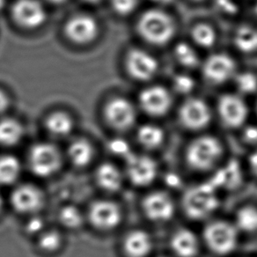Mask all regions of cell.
Instances as JSON below:
<instances>
[{"instance_id":"obj_16","label":"cell","mask_w":257,"mask_h":257,"mask_svg":"<svg viewBox=\"0 0 257 257\" xmlns=\"http://www.w3.org/2000/svg\"><path fill=\"white\" fill-rule=\"evenodd\" d=\"M219 114L225 124L238 127L246 120L247 108L239 97L227 94L222 97L218 104Z\"/></svg>"},{"instance_id":"obj_42","label":"cell","mask_w":257,"mask_h":257,"mask_svg":"<svg viewBox=\"0 0 257 257\" xmlns=\"http://www.w3.org/2000/svg\"><path fill=\"white\" fill-rule=\"evenodd\" d=\"M84 1H86V2L90 3V4H95V3H98V2H100L101 0H84Z\"/></svg>"},{"instance_id":"obj_33","label":"cell","mask_w":257,"mask_h":257,"mask_svg":"<svg viewBox=\"0 0 257 257\" xmlns=\"http://www.w3.org/2000/svg\"><path fill=\"white\" fill-rule=\"evenodd\" d=\"M107 147L111 154H114L119 157L127 159L132 154L128 144L121 139H114L111 140Z\"/></svg>"},{"instance_id":"obj_17","label":"cell","mask_w":257,"mask_h":257,"mask_svg":"<svg viewBox=\"0 0 257 257\" xmlns=\"http://www.w3.org/2000/svg\"><path fill=\"white\" fill-rule=\"evenodd\" d=\"M144 210L154 221H166L172 218L175 207L171 198L165 193H153L144 201Z\"/></svg>"},{"instance_id":"obj_38","label":"cell","mask_w":257,"mask_h":257,"mask_svg":"<svg viewBox=\"0 0 257 257\" xmlns=\"http://www.w3.org/2000/svg\"><path fill=\"white\" fill-rule=\"evenodd\" d=\"M245 139L246 141H248L250 143H257V128L253 126H250L248 128H246L245 131Z\"/></svg>"},{"instance_id":"obj_13","label":"cell","mask_w":257,"mask_h":257,"mask_svg":"<svg viewBox=\"0 0 257 257\" xmlns=\"http://www.w3.org/2000/svg\"><path fill=\"white\" fill-rule=\"evenodd\" d=\"M235 63L225 54H215L204 65V76L210 82L220 84L231 79L235 73Z\"/></svg>"},{"instance_id":"obj_23","label":"cell","mask_w":257,"mask_h":257,"mask_svg":"<svg viewBox=\"0 0 257 257\" xmlns=\"http://www.w3.org/2000/svg\"><path fill=\"white\" fill-rule=\"evenodd\" d=\"M24 130L22 125L11 118L0 121V146L5 147H15L22 140Z\"/></svg>"},{"instance_id":"obj_30","label":"cell","mask_w":257,"mask_h":257,"mask_svg":"<svg viewBox=\"0 0 257 257\" xmlns=\"http://www.w3.org/2000/svg\"><path fill=\"white\" fill-rule=\"evenodd\" d=\"M193 39L201 47L210 48L216 42V34L210 26L197 25L192 31Z\"/></svg>"},{"instance_id":"obj_39","label":"cell","mask_w":257,"mask_h":257,"mask_svg":"<svg viewBox=\"0 0 257 257\" xmlns=\"http://www.w3.org/2000/svg\"><path fill=\"white\" fill-rule=\"evenodd\" d=\"M9 103H10V100L8 94L2 90H0V114L4 113L5 111L8 109Z\"/></svg>"},{"instance_id":"obj_43","label":"cell","mask_w":257,"mask_h":257,"mask_svg":"<svg viewBox=\"0 0 257 257\" xmlns=\"http://www.w3.org/2000/svg\"><path fill=\"white\" fill-rule=\"evenodd\" d=\"M48 1H50V2L53 3V4H59V3L64 2V0H48Z\"/></svg>"},{"instance_id":"obj_18","label":"cell","mask_w":257,"mask_h":257,"mask_svg":"<svg viewBox=\"0 0 257 257\" xmlns=\"http://www.w3.org/2000/svg\"><path fill=\"white\" fill-rule=\"evenodd\" d=\"M95 180L100 189L108 192L117 191L122 182L121 172L111 163H103L98 167L95 172Z\"/></svg>"},{"instance_id":"obj_32","label":"cell","mask_w":257,"mask_h":257,"mask_svg":"<svg viewBox=\"0 0 257 257\" xmlns=\"http://www.w3.org/2000/svg\"><path fill=\"white\" fill-rule=\"evenodd\" d=\"M236 86L241 93H254L257 90L256 76L251 72H242L236 78Z\"/></svg>"},{"instance_id":"obj_44","label":"cell","mask_w":257,"mask_h":257,"mask_svg":"<svg viewBox=\"0 0 257 257\" xmlns=\"http://www.w3.org/2000/svg\"><path fill=\"white\" fill-rule=\"evenodd\" d=\"M5 3H6V0H0V11L4 8Z\"/></svg>"},{"instance_id":"obj_5","label":"cell","mask_w":257,"mask_h":257,"mask_svg":"<svg viewBox=\"0 0 257 257\" xmlns=\"http://www.w3.org/2000/svg\"><path fill=\"white\" fill-rule=\"evenodd\" d=\"M12 17L23 29H36L43 25L47 15L38 0H16L12 8Z\"/></svg>"},{"instance_id":"obj_4","label":"cell","mask_w":257,"mask_h":257,"mask_svg":"<svg viewBox=\"0 0 257 257\" xmlns=\"http://www.w3.org/2000/svg\"><path fill=\"white\" fill-rule=\"evenodd\" d=\"M221 154L222 147L218 140L211 137H202L190 145L187 159L191 167L204 170L212 167Z\"/></svg>"},{"instance_id":"obj_15","label":"cell","mask_w":257,"mask_h":257,"mask_svg":"<svg viewBox=\"0 0 257 257\" xmlns=\"http://www.w3.org/2000/svg\"><path fill=\"white\" fill-rule=\"evenodd\" d=\"M180 116L187 128L197 130L208 124L211 119V112L203 100L190 99L182 105Z\"/></svg>"},{"instance_id":"obj_11","label":"cell","mask_w":257,"mask_h":257,"mask_svg":"<svg viewBox=\"0 0 257 257\" xmlns=\"http://www.w3.org/2000/svg\"><path fill=\"white\" fill-rule=\"evenodd\" d=\"M126 68L134 79L147 80L157 72L158 62L147 51L133 50L126 57Z\"/></svg>"},{"instance_id":"obj_28","label":"cell","mask_w":257,"mask_h":257,"mask_svg":"<svg viewBox=\"0 0 257 257\" xmlns=\"http://www.w3.org/2000/svg\"><path fill=\"white\" fill-rule=\"evenodd\" d=\"M237 225L244 231L252 232L257 230V209L254 207H244L239 210L237 218Z\"/></svg>"},{"instance_id":"obj_36","label":"cell","mask_w":257,"mask_h":257,"mask_svg":"<svg viewBox=\"0 0 257 257\" xmlns=\"http://www.w3.org/2000/svg\"><path fill=\"white\" fill-rule=\"evenodd\" d=\"M214 4L218 11L225 15H235L239 11L238 5L234 0H215Z\"/></svg>"},{"instance_id":"obj_34","label":"cell","mask_w":257,"mask_h":257,"mask_svg":"<svg viewBox=\"0 0 257 257\" xmlns=\"http://www.w3.org/2000/svg\"><path fill=\"white\" fill-rule=\"evenodd\" d=\"M138 0H112V8L120 15L132 14L137 8Z\"/></svg>"},{"instance_id":"obj_35","label":"cell","mask_w":257,"mask_h":257,"mask_svg":"<svg viewBox=\"0 0 257 257\" xmlns=\"http://www.w3.org/2000/svg\"><path fill=\"white\" fill-rule=\"evenodd\" d=\"M174 86L178 93H190L195 86V81L189 76L180 74L174 79Z\"/></svg>"},{"instance_id":"obj_25","label":"cell","mask_w":257,"mask_h":257,"mask_svg":"<svg viewBox=\"0 0 257 257\" xmlns=\"http://www.w3.org/2000/svg\"><path fill=\"white\" fill-rule=\"evenodd\" d=\"M235 45L244 53H251L257 50V29L250 26H243L236 32Z\"/></svg>"},{"instance_id":"obj_14","label":"cell","mask_w":257,"mask_h":257,"mask_svg":"<svg viewBox=\"0 0 257 257\" xmlns=\"http://www.w3.org/2000/svg\"><path fill=\"white\" fill-rule=\"evenodd\" d=\"M144 110L152 115H162L171 106L172 99L167 90L161 86H151L144 90L140 97Z\"/></svg>"},{"instance_id":"obj_6","label":"cell","mask_w":257,"mask_h":257,"mask_svg":"<svg viewBox=\"0 0 257 257\" xmlns=\"http://www.w3.org/2000/svg\"><path fill=\"white\" fill-rule=\"evenodd\" d=\"M208 246L218 253L231 252L237 243V232L232 225L225 222L211 223L204 231Z\"/></svg>"},{"instance_id":"obj_7","label":"cell","mask_w":257,"mask_h":257,"mask_svg":"<svg viewBox=\"0 0 257 257\" xmlns=\"http://www.w3.org/2000/svg\"><path fill=\"white\" fill-rule=\"evenodd\" d=\"M104 116L111 127L118 131H126L134 124L136 110L126 99L114 98L106 104Z\"/></svg>"},{"instance_id":"obj_31","label":"cell","mask_w":257,"mask_h":257,"mask_svg":"<svg viewBox=\"0 0 257 257\" xmlns=\"http://www.w3.org/2000/svg\"><path fill=\"white\" fill-rule=\"evenodd\" d=\"M62 245V236L57 231H48L41 234L39 246L45 252L57 251Z\"/></svg>"},{"instance_id":"obj_26","label":"cell","mask_w":257,"mask_h":257,"mask_svg":"<svg viewBox=\"0 0 257 257\" xmlns=\"http://www.w3.org/2000/svg\"><path fill=\"white\" fill-rule=\"evenodd\" d=\"M140 143L147 148H155L161 145L164 135L161 128L154 125H145L138 133Z\"/></svg>"},{"instance_id":"obj_20","label":"cell","mask_w":257,"mask_h":257,"mask_svg":"<svg viewBox=\"0 0 257 257\" xmlns=\"http://www.w3.org/2000/svg\"><path fill=\"white\" fill-rule=\"evenodd\" d=\"M45 126L51 135L57 138H64L72 133L74 121L70 114L57 111L47 117Z\"/></svg>"},{"instance_id":"obj_46","label":"cell","mask_w":257,"mask_h":257,"mask_svg":"<svg viewBox=\"0 0 257 257\" xmlns=\"http://www.w3.org/2000/svg\"><path fill=\"white\" fill-rule=\"evenodd\" d=\"M255 14H256V16H257V5H256V8H255Z\"/></svg>"},{"instance_id":"obj_47","label":"cell","mask_w":257,"mask_h":257,"mask_svg":"<svg viewBox=\"0 0 257 257\" xmlns=\"http://www.w3.org/2000/svg\"><path fill=\"white\" fill-rule=\"evenodd\" d=\"M197 1H201V0H197Z\"/></svg>"},{"instance_id":"obj_24","label":"cell","mask_w":257,"mask_h":257,"mask_svg":"<svg viewBox=\"0 0 257 257\" xmlns=\"http://www.w3.org/2000/svg\"><path fill=\"white\" fill-rule=\"evenodd\" d=\"M22 166L17 158L13 155L0 156V186L14 184L20 177Z\"/></svg>"},{"instance_id":"obj_27","label":"cell","mask_w":257,"mask_h":257,"mask_svg":"<svg viewBox=\"0 0 257 257\" xmlns=\"http://www.w3.org/2000/svg\"><path fill=\"white\" fill-rule=\"evenodd\" d=\"M58 218L61 224L69 229L79 228L83 224L81 211L73 205H66L62 208Z\"/></svg>"},{"instance_id":"obj_41","label":"cell","mask_w":257,"mask_h":257,"mask_svg":"<svg viewBox=\"0 0 257 257\" xmlns=\"http://www.w3.org/2000/svg\"><path fill=\"white\" fill-rule=\"evenodd\" d=\"M153 1L159 3V4L166 5L169 4L173 0H153Z\"/></svg>"},{"instance_id":"obj_1","label":"cell","mask_w":257,"mask_h":257,"mask_svg":"<svg viewBox=\"0 0 257 257\" xmlns=\"http://www.w3.org/2000/svg\"><path fill=\"white\" fill-rule=\"evenodd\" d=\"M138 29L140 36L147 42L162 45L172 39L175 34V24L163 12L151 10L141 16Z\"/></svg>"},{"instance_id":"obj_3","label":"cell","mask_w":257,"mask_h":257,"mask_svg":"<svg viewBox=\"0 0 257 257\" xmlns=\"http://www.w3.org/2000/svg\"><path fill=\"white\" fill-rule=\"evenodd\" d=\"M29 165L30 170L36 176L42 178L50 177L60 169V151L52 144H36L29 151Z\"/></svg>"},{"instance_id":"obj_2","label":"cell","mask_w":257,"mask_h":257,"mask_svg":"<svg viewBox=\"0 0 257 257\" xmlns=\"http://www.w3.org/2000/svg\"><path fill=\"white\" fill-rule=\"evenodd\" d=\"M218 197L212 184L194 187L186 192L183 207L190 218H206L218 207Z\"/></svg>"},{"instance_id":"obj_10","label":"cell","mask_w":257,"mask_h":257,"mask_svg":"<svg viewBox=\"0 0 257 257\" xmlns=\"http://www.w3.org/2000/svg\"><path fill=\"white\" fill-rule=\"evenodd\" d=\"M88 218L95 228L102 231L112 230L120 224L121 210L114 202L96 201L90 206Z\"/></svg>"},{"instance_id":"obj_12","label":"cell","mask_w":257,"mask_h":257,"mask_svg":"<svg viewBox=\"0 0 257 257\" xmlns=\"http://www.w3.org/2000/svg\"><path fill=\"white\" fill-rule=\"evenodd\" d=\"M126 161L128 178L134 184L148 185L154 181L157 174V166L152 159L132 154Z\"/></svg>"},{"instance_id":"obj_19","label":"cell","mask_w":257,"mask_h":257,"mask_svg":"<svg viewBox=\"0 0 257 257\" xmlns=\"http://www.w3.org/2000/svg\"><path fill=\"white\" fill-rule=\"evenodd\" d=\"M123 246L128 256L144 257L151 251L152 240L147 232L137 230L126 236Z\"/></svg>"},{"instance_id":"obj_29","label":"cell","mask_w":257,"mask_h":257,"mask_svg":"<svg viewBox=\"0 0 257 257\" xmlns=\"http://www.w3.org/2000/svg\"><path fill=\"white\" fill-rule=\"evenodd\" d=\"M175 54L177 60L186 67L193 68L197 66L199 62L196 51L187 43H179L175 48Z\"/></svg>"},{"instance_id":"obj_8","label":"cell","mask_w":257,"mask_h":257,"mask_svg":"<svg viewBox=\"0 0 257 257\" xmlns=\"http://www.w3.org/2000/svg\"><path fill=\"white\" fill-rule=\"evenodd\" d=\"M99 26L90 15H78L69 19L64 27V34L72 43L87 44L96 38Z\"/></svg>"},{"instance_id":"obj_21","label":"cell","mask_w":257,"mask_h":257,"mask_svg":"<svg viewBox=\"0 0 257 257\" xmlns=\"http://www.w3.org/2000/svg\"><path fill=\"white\" fill-rule=\"evenodd\" d=\"M67 153L69 160L79 168L86 167L93 160V147L87 140L83 139H78L70 144Z\"/></svg>"},{"instance_id":"obj_22","label":"cell","mask_w":257,"mask_h":257,"mask_svg":"<svg viewBox=\"0 0 257 257\" xmlns=\"http://www.w3.org/2000/svg\"><path fill=\"white\" fill-rule=\"evenodd\" d=\"M171 244L174 251L181 257H193L198 249L196 236L188 230L176 232L172 239Z\"/></svg>"},{"instance_id":"obj_37","label":"cell","mask_w":257,"mask_h":257,"mask_svg":"<svg viewBox=\"0 0 257 257\" xmlns=\"http://www.w3.org/2000/svg\"><path fill=\"white\" fill-rule=\"evenodd\" d=\"M44 227V221L38 216H34L29 219L26 225V231L30 234H36L43 231Z\"/></svg>"},{"instance_id":"obj_45","label":"cell","mask_w":257,"mask_h":257,"mask_svg":"<svg viewBox=\"0 0 257 257\" xmlns=\"http://www.w3.org/2000/svg\"><path fill=\"white\" fill-rule=\"evenodd\" d=\"M2 208H3V200H2V197H0V211H2Z\"/></svg>"},{"instance_id":"obj_40","label":"cell","mask_w":257,"mask_h":257,"mask_svg":"<svg viewBox=\"0 0 257 257\" xmlns=\"http://www.w3.org/2000/svg\"><path fill=\"white\" fill-rule=\"evenodd\" d=\"M250 164L253 172L257 175V152H255L250 159Z\"/></svg>"},{"instance_id":"obj_9","label":"cell","mask_w":257,"mask_h":257,"mask_svg":"<svg viewBox=\"0 0 257 257\" xmlns=\"http://www.w3.org/2000/svg\"><path fill=\"white\" fill-rule=\"evenodd\" d=\"M44 201L42 190L32 184L18 186L11 195L13 207L23 214H35L43 208Z\"/></svg>"}]
</instances>
